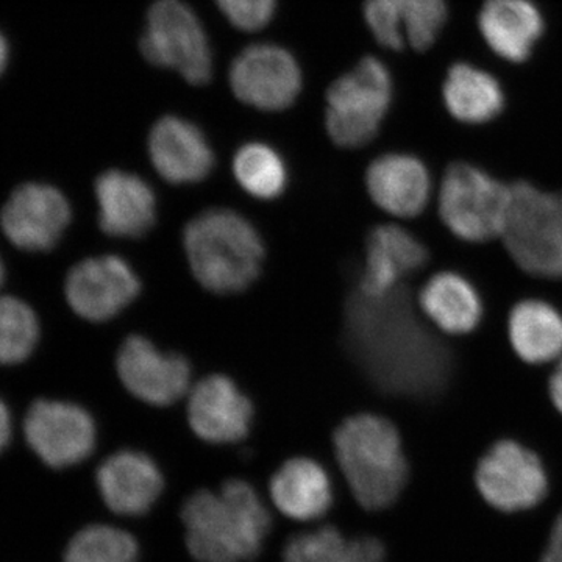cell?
Listing matches in <instances>:
<instances>
[{
	"instance_id": "1",
	"label": "cell",
	"mask_w": 562,
	"mask_h": 562,
	"mask_svg": "<svg viewBox=\"0 0 562 562\" xmlns=\"http://www.w3.org/2000/svg\"><path fill=\"white\" fill-rule=\"evenodd\" d=\"M346 331L350 350L384 390L425 394L446 376V351L417 322L402 286L382 297L355 292Z\"/></svg>"
},
{
	"instance_id": "2",
	"label": "cell",
	"mask_w": 562,
	"mask_h": 562,
	"mask_svg": "<svg viewBox=\"0 0 562 562\" xmlns=\"http://www.w3.org/2000/svg\"><path fill=\"white\" fill-rule=\"evenodd\" d=\"M187 546L198 562H249L261 553L271 514L254 486L228 480L220 492L202 490L181 508Z\"/></svg>"
},
{
	"instance_id": "3",
	"label": "cell",
	"mask_w": 562,
	"mask_h": 562,
	"mask_svg": "<svg viewBox=\"0 0 562 562\" xmlns=\"http://www.w3.org/2000/svg\"><path fill=\"white\" fill-rule=\"evenodd\" d=\"M335 453L351 494L368 512H382L401 497L408 480L402 439L390 420L357 414L335 432Z\"/></svg>"
},
{
	"instance_id": "4",
	"label": "cell",
	"mask_w": 562,
	"mask_h": 562,
	"mask_svg": "<svg viewBox=\"0 0 562 562\" xmlns=\"http://www.w3.org/2000/svg\"><path fill=\"white\" fill-rule=\"evenodd\" d=\"M183 244L191 271L205 290L236 294L260 276L265 244L236 211H203L184 227Z\"/></svg>"
},
{
	"instance_id": "5",
	"label": "cell",
	"mask_w": 562,
	"mask_h": 562,
	"mask_svg": "<svg viewBox=\"0 0 562 562\" xmlns=\"http://www.w3.org/2000/svg\"><path fill=\"white\" fill-rule=\"evenodd\" d=\"M502 238L522 271L539 279H562L560 198L528 181L513 184L512 205Z\"/></svg>"
},
{
	"instance_id": "6",
	"label": "cell",
	"mask_w": 562,
	"mask_h": 562,
	"mask_svg": "<svg viewBox=\"0 0 562 562\" xmlns=\"http://www.w3.org/2000/svg\"><path fill=\"white\" fill-rule=\"evenodd\" d=\"M392 79L379 58H362L327 91V132L344 149H357L375 138L390 110Z\"/></svg>"
},
{
	"instance_id": "7",
	"label": "cell",
	"mask_w": 562,
	"mask_h": 562,
	"mask_svg": "<svg viewBox=\"0 0 562 562\" xmlns=\"http://www.w3.org/2000/svg\"><path fill=\"white\" fill-rule=\"evenodd\" d=\"M512 187L469 162L449 166L439 188V214L457 238L486 243L502 236Z\"/></svg>"
},
{
	"instance_id": "8",
	"label": "cell",
	"mask_w": 562,
	"mask_h": 562,
	"mask_svg": "<svg viewBox=\"0 0 562 562\" xmlns=\"http://www.w3.org/2000/svg\"><path fill=\"white\" fill-rule=\"evenodd\" d=\"M139 49L151 65L176 69L188 83L205 85L213 76L209 36L181 0H157L150 7Z\"/></svg>"
},
{
	"instance_id": "9",
	"label": "cell",
	"mask_w": 562,
	"mask_h": 562,
	"mask_svg": "<svg viewBox=\"0 0 562 562\" xmlns=\"http://www.w3.org/2000/svg\"><path fill=\"white\" fill-rule=\"evenodd\" d=\"M475 482L484 501L503 513L535 508L549 492V479L538 454L522 443L503 439L480 460Z\"/></svg>"
},
{
	"instance_id": "10",
	"label": "cell",
	"mask_w": 562,
	"mask_h": 562,
	"mask_svg": "<svg viewBox=\"0 0 562 562\" xmlns=\"http://www.w3.org/2000/svg\"><path fill=\"white\" fill-rule=\"evenodd\" d=\"M33 452L54 469L80 464L94 452V419L76 403L36 401L24 422Z\"/></svg>"
},
{
	"instance_id": "11",
	"label": "cell",
	"mask_w": 562,
	"mask_h": 562,
	"mask_svg": "<svg viewBox=\"0 0 562 562\" xmlns=\"http://www.w3.org/2000/svg\"><path fill=\"white\" fill-rule=\"evenodd\" d=\"M233 94L265 111L286 110L302 91V70L291 52L276 44H255L231 68Z\"/></svg>"
},
{
	"instance_id": "12",
	"label": "cell",
	"mask_w": 562,
	"mask_h": 562,
	"mask_svg": "<svg viewBox=\"0 0 562 562\" xmlns=\"http://www.w3.org/2000/svg\"><path fill=\"white\" fill-rule=\"evenodd\" d=\"M65 292L70 308L79 316L103 322L135 302L140 281L124 258L103 255L74 266L66 279Z\"/></svg>"
},
{
	"instance_id": "13",
	"label": "cell",
	"mask_w": 562,
	"mask_h": 562,
	"mask_svg": "<svg viewBox=\"0 0 562 562\" xmlns=\"http://www.w3.org/2000/svg\"><path fill=\"white\" fill-rule=\"evenodd\" d=\"M117 375L138 401L154 406L179 402L190 390V362L166 353L144 336H128L116 358Z\"/></svg>"
},
{
	"instance_id": "14",
	"label": "cell",
	"mask_w": 562,
	"mask_h": 562,
	"mask_svg": "<svg viewBox=\"0 0 562 562\" xmlns=\"http://www.w3.org/2000/svg\"><path fill=\"white\" fill-rule=\"evenodd\" d=\"M70 222V205L50 184L25 183L13 191L0 213L7 238L32 251L54 249Z\"/></svg>"
},
{
	"instance_id": "15",
	"label": "cell",
	"mask_w": 562,
	"mask_h": 562,
	"mask_svg": "<svg viewBox=\"0 0 562 562\" xmlns=\"http://www.w3.org/2000/svg\"><path fill=\"white\" fill-rule=\"evenodd\" d=\"M364 21L383 47L427 50L447 22L446 0H366Z\"/></svg>"
},
{
	"instance_id": "16",
	"label": "cell",
	"mask_w": 562,
	"mask_h": 562,
	"mask_svg": "<svg viewBox=\"0 0 562 562\" xmlns=\"http://www.w3.org/2000/svg\"><path fill=\"white\" fill-rule=\"evenodd\" d=\"M254 406L238 384L225 375H210L195 384L188 402L192 431L210 443H235L249 435Z\"/></svg>"
},
{
	"instance_id": "17",
	"label": "cell",
	"mask_w": 562,
	"mask_h": 562,
	"mask_svg": "<svg viewBox=\"0 0 562 562\" xmlns=\"http://www.w3.org/2000/svg\"><path fill=\"white\" fill-rule=\"evenodd\" d=\"M98 487L111 512L125 517L149 513L165 490V479L149 454L121 450L102 462Z\"/></svg>"
},
{
	"instance_id": "18",
	"label": "cell",
	"mask_w": 562,
	"mask_h": 562,
	"mask_svg": "<svg viewBox=\"0 0 562 562\" xmlns=\"http://www.w3.org/2000/svg\"><path fill=\"white\" fill-rule=\"evenodd\" d=\"M95 198L99 224L114 238H140L157 221L155 192L135 173L116 169L103 172L95 181Z\"/></svg>"
},
{
	"instance_id": "19",
	"label": "cell",
	"mask_w": 562,
	"mask_h": 562,
	"mask_svg": "<svg viewBox=\"0 0 562 562\" xmlns=\"http://www.w3.org/2000/svg\"><path fill=\"white\" fill-rule=\"evenodd\" d=\"M151 165L173 184L198 183L210 176L214 155L198 125L177 116L161 117L149 135Z\"/></svg>"
},
{
	"instance_id": "20",
	"label": "cell",
	"mask_w": 562,
	"mask_h": 562,
	"mask_svg": "<svg viewBox=\"0 0 562 562\" xmlns=\"http://www.w3.org/2000/svg\"><path fill=\"white\" fill-rule=\"evenodd\" d=\"M427 261V247L413 233L398 225H380L373 228L366 243L360 291L371 297L390 294Z\"/></svg>"
},
{
	"instance_id": "21",
	"label": "cell",
	"mask_w": 562,
	"mask_h": 562,
	"mask_svg": "<svg viewBox=\"0 0 562 562\" xmlns=\"http://www.w3.org/2000/svg\"><path fill=\"white\" fill-rule=\"evenodd\" d=\"M366 187L373 203L403 220L419 216L431 198L427 166L408 154H386L373 160L366 172Z\"/></svg>"
},
{
	"instance_id": "22",
	"label": "cell",
	"mask_w": 562,
	"mask_h": 562,
	"mask_svg": "<svg viewBox=\"0 0 562 562\" xmlns=\"http://www.w3.org/2000/svg\"><path fill=\"white\" fill-rule=\"evenodd\" d=\"M546 27L541 10L531 0H486L479 13V31L497 57L524 63Z\"/></svg>"
},
{
	"instance_id": "23",
	"label": "cell",
	"mask_w": 562,
	"mask_h": 562,
	"mask_svg": "<svg viewBox=\"0 0 562 562\" xmlns=\"http://www.w3.org/2000/svg\"><path fill=\"white\" fill-rule=\"evenodd\" d=\"M269 494L283 516L301 522L321 519L333 503L330 476L319 462L310 458L284 462L272 475Z\"/></svg>"
},
{
	"instance_id": "24",
	"label": "cell",
	"mask_w": 562,
	"mask_h": 562,
	"mask_svg": "<svg viewBox=\"0 0 562 562\" xmlns=\"http://www.w3.org/2000/svg\"><path fill=\"white\" fill-rule=\"evenodd\" d=\"M422 313L447 335H468L479 327L483 302L475 286L457 272H439L419 292Z\"/></svg>"
},
{
	"instance_id": "25",
	"label": "cell",
	"mask_w": 562,
	"mask_h": 562,
	"mask_svg": "<svg viewBox=\"0 0 562 562\" xmlns=\"http://www.w3.org/2000/svg\"><path fill=\"white\" fill-rule=\"evenodd\" d=\"M443 105L462 124H486L505 106L501 81L469 63H457L442 85Z\"/></svg>"
},
{
	"instance_id": "26",
	"label": "cell",
	"mask_w": 562,
	"mask_h": 562,
	"mask_svg": "<svg viewBox=\"0 0 562 562\" xmlns=\"http://www.w3.org/2000/svg\"><path fill=\"white\" fill-rule=\"evenodd\" d=\"M508 336L517 357L547 364L562 357V314L550 303L528 299L509 313Z\"/></svg>"
},
{
	"instance_id": "27",
	"label": "cell",
	"mask_w": 562,
	"mask_h": 562,
	"mask_svg": "<svg viewBox=\"0 0 562 562\" xmlns=\"http://www.w3.org/2000/svg\"><path fill=\"white\" fill-rule=\"evenodd\" d=\"M386 549L371 536L347 541L335 527L301 532L288 541L283 562H384Z\"/></svg>"
},
{
	"instance_id": "28",
	"label": "cell",
	"mask_w": 562,
	"mask_h": 562,
	"mask_svg": "<svg viewBox=\"0 0 562 562\" xmlns=\"http://www.w3.org/2000/svg\"><path fill=\"white\" fill-rule=\"evenodd\" d=\"M233 176L247 194L260 201H273L286 190V165L268 144L249 143L236 151Z\"/></svg>"
},
{
	"instance_id": "29",
	"label": "cell",
	"mask_w": 562,
	"mask_h": 562,
	"mask_svg": "<svg viewBox=\"0 0 562 562\" xmlns=\"http://www.w3.org/2000/svg\"><path fill=\"white\" fill-rule=\"evenodd\" d=\"M139 546L131 532L90 525L70 539L63 562H138Z\"/></svg>"
},
{
	"instance_id": "30",
	"label": "cell",
	"mask_w": 562,
	"mask_h": 562,
	"mask_svg": "<svg viewBox=\"0 0 562 562\" xmlns=\"http://www.w3.org/2000/svg\"><path fill=\"white\" fill-rule=\"evenodd\" d=\"M40 325L27 303L0 295V362L24 361L38 342Z\"/></svg>"
},
{
	"instance_id": "31",
	"label": "cell",
	"mask_w": 562,
	"mask_h": 562,
	"mask_svg": "<svg viewBox=\"0 0 562 562\" xmlns=\"http://www.w3.org/2000/svg\"><path fill=\"white\" fill-rule=\"evenodd\" d=\"M232 25L244 32H257L271 22L277 0H216Z\"/></svg>"
},
{
	"instance_id": "32",
	"label": "cell",
	"mask_w": 562,
	"mask_h": 562,
	"mask_svg": "<svg viewBox=\"0 0 562 562\" xmlns=\"http://www.w3.org/2000/svg\"><path fill=\"white\" fill-rule=\"evenodd\" d=\"M541 562H562V513L550 532L549 547H547Z\"/></svg>"
},
{
	"instance_id": "33",
	"label": "cell",
	"mask_w": 562,
	"mask_h": 562,
	"mask_svg": "<svg viewBox=\"0 0 562 562\" xmlns=\"http://www.w3.org/2000/svg\"><path fill=\"white\" fill-rule=\"evenodd\" d=\"M549 392L554 408L562 414V360L558 362L552 376H550Z\"/></svg>"
},
{
	"instance_id": "34",
	"label": "cell",
	"mask_w": 562,
	"mask_h": 562,
	"mask_svg": "<svg viewBox=\"0 0 562 562\" xmlns=\"http://www.w3.org/2000/svg\"><path fill=\"white\" fill-rule=\"evenodd\" d=\"M11 438V419L10 412L5 403L0 401V453L9 446Z\"/></svg>"
},
{
	"instance_id": "35",
	"label": "cell",
	"mask_w": 562,
	"mask_h": 562,
	"mask_svg": "<svg viewBox=\"0 0 562 562\" xmlns=\"http://www.w3.org/2000/svg\"><path fill=\"white\" fill-rule=\"evenodd\" d=\"M7 63H9V44L0 33V76H2L3 69H5Z\"/></svg>"
},
{
	"instance_id": "36",
	"label": "cell",
	"mask_w": 562,
	"mask_h": 562,
	"mask_svg": "<svg viewBox=\"0 0 562 562\" xmlns=\"http://www.w3.org/2000/svg\"><path fill=\"white\" fill-rule=\"evenodd\" d=\"M3 281V265L2 261H0V284H2Z\"/></svg>"
},
{
	"instance_id": "37",
	"label": "cell",
	"mask_w": 562,
	"mask_h": 562,
	"mask_svg": "<svg viewBox=\"0 0 562 562\" xmlns=\"http://www.w3.org/2000/svg\"><path fill=\"white\" fill-rule=\"evenodd\" d=\"M560 201H561V205H562V195H561V198H560Z\"/></svg>"
}]
</instances>
